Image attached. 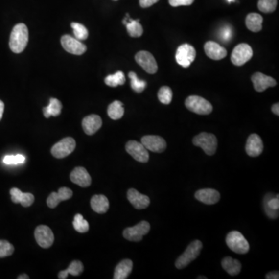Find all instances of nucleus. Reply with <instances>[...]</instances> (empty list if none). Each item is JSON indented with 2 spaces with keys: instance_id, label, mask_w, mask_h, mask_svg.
Wrapping results in <instances>:
<instances>
[{
  "instance_id": "1",
  "label": "nucleus",
  "mask_w": 279,
  "mask_h": 279,
  "mask_svg": "<svg viewBox=\"0 0 279 279\" xmlns=\"http://www.w3.org/2000/svg\"><path fill=\"white\" fill-rule=\"evenodd\" d=\"M29 39L28 28L24 23H19L13 27L9 38V47L16 54L23 52Z\"/></svg>"
},
{
  "instance_id": "2",
  "label": "nucleus",
  "mask_w": 279,
  "mask_h": 279,
  "mask_svg": "<svg viewBox=\"0 0 279 279\" xmlns=\"http://www.w3.org/2000/svg\"><path fill=\"white\" fill-rule=\"evenodd\" d=\"M202 249H203L202 242L199 240H194L188 246V248H186L184 253L177 259L175 261V267L178 269H183L188 266L190 263L197 258Z\"/></svg>"
},
{
  "instance_id": "3",
  "label": "nucleus",
  "mask_w": 279,
  "mask_h": 279,
  "mask_svg": "<svg viewBox=\"0 0 279 279\" xmlns=\"http://www.w3.org/2000/svg\"><path fill=\"white\" fill-rule=\"evenodd\" d=\"M185 105L189 111L199 115H209L212 111V106L210 102L198 95L188 96L186 99Z\"/></svg>"
},
{
  "instance_id": "4",
  "label": "nucleus",
  "mask_w": 279,
  "mask_h": 279,
  "mask_svg": "<svg viewBox=\"0 0 279 279\" xmlns=\"http://www.w3.org/2000/svg\"><path fill=\"white\" fill-rule=\"evenodd\" d=\"M226 243L228 248L235 253L244 255L249 251L250 246L248 240L238 231H231L226 237Z\"/></svg>"
},
{
  "instance_id": "5",
  "label": "nucleus",
  "mask_w": 279,
  "mask_h": 279,
  "mask_svg": "<svg viewBox=\"0 0 279 279\" xmlns=\"http://www.w3.org/2000/svg\"><path fill=\"white\" fill-rule=\"evenodd\" d=\"M193 144L201 147L207 155H213L217 148V139L212 134L203 132L193 138Z\"/></svg>"
},
{
  "instance_id": "6",
  "label": "nucleus",
  "mask_w": 279,
  "mask_h": 279,
  "mask_svg": "<svg viewBox=\"0 0 279 279\" xmlns=\"http://www.w3.org/2000/svg\"><path fill=\"white\" fill-rule=\"evenodd\" d=\"M196 56V51L194 46L188 44L180 45L176 50L175 60L177 63L183 68L189 67L194 62Z\"/></svg>"
},
{
  "instance_id": "7",
  "label": "nucleus",
  "mask_w": 279,
  "mask_h": 279,
  "mask_svg": "<svg viewBox=\"0 0 279 279\" xmlns=\"http://www.w3.org/2000/svg\"><path fill=\"white\" fill-rule=\"evenodd\" d=\"M253 50L248 44H240L235 46L231 54V62L236 66H242L251 59Z\"/></svg>"
},
{
  "instance_id": "8",
  "label": "nucleus",
  "mask_w": 279,
  "mask_h": 279,
  "mask_svg": "<svg viewBox=\"0 0 279 279\" xmlns=\"http://www.w3.org/2000/svg\"><path fill=\"white\" fill-rule=\"evenodd\" d=\"M150 229L151 225L148 222L141 221L134 227L126 228L123 231V236L130 241H140L143 239V236L148 233Z\"/></svg>"
},
{
  "instance_id": "9",
  "label": "nucleus",
  "mask_w": 279,
  "mask_h": 279,
  "mask_svg": "<svg viewBox=\"0 0 279 279\" xmlns=\"http://www.w3.org/2000/svg\"><path fill=\"white\" fill-rule=\"evenodd\" d=\"M76 147L72 138H65L55 143L51 148V154L56 158H64L71 155Z\"/></svg>"
},
{
  "instance_id": "10",
  "label": "nucleus",
  "mask_w": 279,
  "mask_h": 279,
  "mask_svg": "<svg viewBox=\"0 0 279 279\" xmlns=\"http://www.w3.org/2000/svg\"><path fill=\"white\" fill-rule=\"evenodd\" d=\"M137 63L143 68V70L149 74H155L158 71V65L154 56L146 50L139 51L135 55Z\"/></svg>"
},
{
  "instance_id": "11",
  "label": "nucleus",
  "mask_w": 279,
  "mask_h": 279,
  "mask_svg": "<svg viewBox=\"0 0 279 279\" xmlns=\"http://www.w3.org/2000/svg\"><path fill=\"white\" fill-rule=\"evenodd\" d=\"M126 151L138 162L141 163L148 162V151L141 143L136 140H130L126 144Z\"/></svg>"
},
{
  "instance_id": "12",
  "label": "nucleus",
  "mask_w": 279,
  "mask_h": 279,
  "mask_svg": "<svg viewBox=\"0 0 279 279\" xmlns=\"http://www.w3.org/2000/svg\"><path fill=\"white\" fill-rule=\"evenodd\" d=\"M34 236L36 241L41 248H49L54 243V233L47 226H38L36 228Z\"/></svg>"
},
{
  "instance_id": "13",
  "label": "nucleus",
  "mask_w": 279,
  "mask_h": 279,
  "mask_svg": "<svg viewBox=\"0 0 279 279\" xmlns=\"http://www.w3.org/2000/svg\"><path fill=\"white\" fill-rule=\"evenodd\" d=\"M61 43L67 52L75 55H82L87 50L86 45L82 44L79 40L70 35L62 36Z\"/></svg>"
},
{
  "instance_id": "14",
  "label": "nucleus",
  "mask_w": 279,
  "mask_h": 279,
  "mask_svg": "<svg viewBox=\"0 0 279 279\" xmlns=\"http://www.w3.org/2000/svg\"><path fill=\"white\" fill-rule=\"evenodd\" d=\"M141 143L147 151L152 152L162 153L167 147V143L164 138L155 135H147L141 138Z\"/></svg>"
},
{
  "instance_id": "15",
  "label": "nucleus",
  "mask_w": 279,
  "mask_h": 279,
  "mask_svg": "<svg viewBox=\"0 0 279 279\" xmlns=\"http://www.w3.org/2000/svg\"><path fill=\"white\" fill-rule=\"evenodd\" d=\"M251 81L253 82L255 90L259 93L265 91L269 87H274L277 85V82L272 77L260 72H256L251 76Z\"/></svg>"
},
{
  "instance_id": "16",
  "label": "nucleus",
  "mask_w": 279,
  "mask_h": 279,
  "mask_svg": "<svg viewBox=\"0 0 279 279\" xmlns=\"http://www.w3.org/2000/svg\"><path fill=\"white\" fill-rule=\"evenodd\" d=\"M245 148L246 152L250 157L259 156L264 149L262 140L257 134H251L247 140Z\"/></svg>"
},
{
  "instance_id": "17",
  "label": "nucleus",
  "mask_w": 279,
  "mask_h": 279,
  "mask_svg": "<svg viewBox=\"0 0 279 279\" xmlns=\"http://www.w3.org/2000/svg\"><path fill=\"white\" fill-rule=\"evenodd\" d=\"M70 179L74 184L81 186L82 188L89 187L91 185L92 179L86 168L83 167H77L71 171Z\"/></svg>"
},
{
  "instance_id": "18",
  "label": "nucleus",
  "mask_w": 279,
  "mask_h": 279,
  "mask_svg": "<svg viewBox=\"0 0 279 279\" xmlns=\"http://www.w3.org/2000/svg\"><path fill=\"white\" fill-rule=\"evenodd\" d=\"M73 192L67 187L59 188L58 192H52L46 199V204L50 208H55L62 201L68 200L72 197Z\"/></svg>"
},
{
  "instance_id": "19",
  "label": "nucleus",
  "mask_w": 279,
  "mask_h": 279,
  "mask_svg": "<svg viewBox=\"0 0 279 279\" xmlns=\"http://www.w3.org/2000/svg\"><path fill=\"white\" fill-rule=\"evenodd\" d=\"M127 199L134 208L137 209H143L148 207L150 205V199L147 195L140 193L134 188H130L127 192Z\"/></svg>"
},
{
  "instance_id": "20",
  "label": "nucleus",
  "mask_w": 279,
  "mask_h": 279,
  "mask_svg": "<svg viewBox=\"0 0 279 279\" xmlns=\"http://www.w3.org/2000/svg\"><path fill=\"white\" fill-rule=\"evenodd\" d=\"M195 199L207 205L216 204L220 199V192L212 188H203L195 194Z\"/></svg>"
},
{
  "instance_id": "21",
  "label": "nucleus",
  "mask_w": 279,
  "mask_h": 279,
  "mask_svg": "<svg viewBox=\"0 0 279 279\" xmlns=\"http://www.w3.org/2000/svg\"><path fill=\"white\" fill-rule=\"evenodd\" d=\"M204 50L208 58L216 61L223 59L227 54V50L214 41H208L205 44Z\"/></svg>"
},
{
  "instance_id": "22",
  "label": "nucleus",
  "mask_w": 279,
  "mask_h": 279,
  "mask_svg": "<svg viewBox=\"0 0 279 279\" xmlns=\"http://www.w3.org/2000/svg\"><path fill=\"white\" fill-rule=\"evenodd\" d=\"M82 125L86 134L93 135L102 127V121L99 116L92 114L84 118Z\"/></svg>"
},
{
  "instance_id": "23",
  "label": "nucleus",
  "mask_w": 279,
  "mask_h": 279,
  "mask_svg": "<svg viewBox=\"0 0 279 279\" xmlns=\"http://www.w3.org/2000/svg\"><path fill=\"white\" fill-rule=\"evenodd\" d=\"M264 211L268 217L276 219L279 216V196L273 197L272 194H267L264 199Z\"/></svg>"
},
{
  "instance_id": "24",
  "label": "nucleus",
  "mask_w": 279,
  "mask_h": 279,
  "mask_svg": "<svg viewBox=\"0 0 279 279\" xmlns=\"http://www.w3.org/2000/svg\"><path fill=\"white\" fill-rule=\"evenodd\" d=\"M12 201L14 203H21L23 207H29L34 202V196L33 194L29 192H21V190L17 188H13L10 190Z\"/></svg>"
},
{
  "instance_id": "25",
  "label": "nucleus",
  "mask_w": 279,
  "mask_h": 279,
  "mask_svg": "<svg viewBox=\"0 0 279 279\" xmlns=\"http://www.w3.org/2000/svg\"><path fill=\"white\" fill-rule=\"evenodd\" d=\"M90 203L93 210L99 214L106 213L110 207L108 199L103 195H94Z\"/></svg>"
},
{
  "instance_id": "26",
  "label": "nucleus",
  "mask_w": 279,
  "mask_h": 279,
  "mask_svg": "<svg viewBox=\"0 0 279 279\" xmlns=\"http://www.w3.org/2000/svg\"><path fill=\"white\" fill-rule=\"evenodd\" d=\"M133 262L132 260L129 259H125L118 264L116 267L114 272V279H126L130 276L132 272Z\"/></svg>"
},
{
  "instance_id": "27",
  "label": "nucleus",
  "mask_w": 279,
  "mask_h": 279,
  "mask_svg": "<svg viewBox=\"0 0 279 279\" xmlns=\"http://www.w3.org/2000/svg\"><path fill=\"white\" fill-rule=\"evenodd\" d=\"M245 23L248 30L257 33L262 29L263 17L258 13H249L246 17Z\"/></svg>"
},
{
  "instance_id": "28",
  "label": "nucleus",
  "mask_w": 279,
  "mask_h": 279,
  "mask_svg": "<svg viewBox=\"0 0 279 279\" xmlns=\"http://www.w3.org/2000/svg\"><path fill=\"white\" fill-rule=\"evenodd\" d=\"M221 264L223 269L232 276H237L241 270V264L240 261L231 257L223 258Z\"/></svg>"
},
{
  "instance_id": "29",
  "label": "nucleus",
  "mask_w": 279,
  "mask_h": 279,
  "mask_svg": "<svg viewBox=\"0 0 279 279\" xmlns=\"http://www.w3.org/2000/svg\"><path fill=\"white\" fill-rule=\"evenodd\" d=\"M83 264L80 260H73L71 264H69V268L66 270H64L60 272L58 274V279H67L69 275L73 276H78L83 272Z\"/></svg>"
},
{
  "instance_id": "30",
  "label": "nucleus",
  "mask_w": 279,
  "mask_h": 279,
  "mask_svg": "<svg viewBox=\"0 0 279 279\" xmlns=\"http://www.w3.org/2000/svg\"><path fill=\"white\" fill-rule=\"evenodd\" d=\"M62 102L58 99L51 98L48 106L43 109L44 116L46 118H49L50 116H58L62 113Z\"/></svg>"
},
{
  "instance_id": "31",
  "label": "nucleus",
  "mask_w": 279,
  "mask_h": 279,
  "mask_svg": "<svg viewBox=\"0 0 279 279\" xmlns=\"http://www.w3.org/2000/svg\"><path fill=\"white\" fill-rule=\"evenodd\" d=\"M107 113H108L109 116L114 120L121 119L124 115L123 103L120 101H114L109 106Z\"/></svg>"
},
{
  "instance_id": "32",
  "label": "nucleus",
  "mask_w": 279,
  "mask_h": 279,
  "mask_svg": "<svg viewBox=\"0 0 279 279\" xmlns=\"http://www.w3.org/2000/svg\"><path fill=\"white\" fill-rule=\"evenodd\" d=\"M125 26L127 27V32L130 37H140L143 34V26L140 23L139 20L134 21L132 19L129 18Z\"/></svg>"
},
{
  "instance_id": "33",
  "label": "nucleus",
  "mask_w": 279,
  "mask_h": 279,
  "mask_svg": "<svg viewBox=\"0 0 279 279\" xmlns=\"http://www.w3.org/2000/svg\"><path fill=\"white\" fill-rule=\"evenodd\" d=\"M126 82L124 74L123 71H119L114 74H110L105 78V83L110 87H117L123 86Z\"/></svg>"
},
{
  "instance_id": "34",
  "label": "nucleus",
  "mask_w": 279,
  "mask_h": 279,
  "mask_svg": "<svg viewBox=\"0 0 279 279\" xmlns=\"http://www.w3.org/2000/svg\"><path fill=\"white\" fill-rule=\"evenodd\" d=\"M129 78H130V86L134 91L138 93H142L145 90L147 86V82L145 81L140 80L138 78L136 73L134 71H130L128 74Z\"/></svg>"
},
{
  "instance_id": "35",
  "label": "nucleus",
  "mask_w": 279,
  "mask_h": 279,
  "mask_svg": "<svg viewBox=\"0 0 279 279\" xmlns=\"http://www.w3.org/2000/svg\"><path fill=\"white\" fill-rule=\"evenodd\" d=\"M73 227L77 232H81V233L88 232L90 230L89 223H88L87 220L84 219L83 216L81 214H76L74 216V220H73Z\"/></svg>"
},
{
  "instance_id": "36",
  "label": "nucleus",
  "mask_w": 279,
  "mask_h": 279,
  "mask_svg": "<svg viewBox=\"0 0 279 279\" xmlns=\"http://www.w3.org/2000/svg\"><path fill=\"white\" fill-rule=\"evenodd\" d=\"M71 26L72 27L74 37H76V39L79 41L87 39L89 37V31L86 26L76 22L71 23Z\"/></svg>"
},
{
  "instance_id": "37",
  "label": "nucleus",
  "mask_w": 279,
  "mask_h": 279,
  "mask_svg": "<svg viewBox=\"0 0 279 279\" xmlns=\"http://www.w3.org/2000/svg\"><path fill=\"white\" fill-rule=\"evenodd\" d=\"M277 4V0H259L257 7L262 13H270L276 10Z\"/></svg>"
},
{
  "instance_id": "38",
  "label": "nucleus",
  "mask_w": 279,
  "mask_h": 279,
  "mask_svg": "<svg viewBox=\"0 0 279 279\" xmlns=\"http://www.w3.org/2000/svg\"><path fill=\"white\" fill-rule=\"evenodd\" d=\"M158 98L163 104H170L172 100V91L168 86H162L158 91Z\"/></svg>"
},
{
  "instance_id": "39",
  "label": "nucleus",
  "mask_w": 279,
  "mask_h": 279,
  "mask_svg": "<svg viewBox=\"0 0 279 279\" xmlns=\"http://www.w3.org/2000/svg\"><path fill=\"white\" fill-rule=\"evenodd\" d=\"M14 247L6 240H0V258L13 255Z\"/></svg>"
},
{
  "instance_id": "40",
  "label": "nucleus",
  "mask_w": 279,
  "mask_h": 279,
  "mask_svg": "<svg viewBox=\"0 0 279 279\" xmlns=\"http://www.w3.org/2000/svg\"><path fill=\"white\" fill-rule=\"evenodd\" d=\"M26 158L23 155H7L3 158V163L7 165H17L24 163Z\"/></svg>"
},
{
  "instance_id": "41",
  "label": "nucleus",
  "mask_w": 279,
  "mask_h": 279,
  "mask_svg": "<svg viewBox=\"0 0 279 279\" xmlns=\"http://www.w3.org/2000/svg\"><path fill=\"white\" fill-rule=\"evenodd\" d=\"M232 37V28L230 26H225L224 27L221 28L219 33V37L223 42H228L231 41Z\"/></svg>"
},
{
  "instance_id": "42",
  "label": "nucleus",
  "mask_w": 279,
  "mask_h": 279,
  "mask_svg": "<svg viewBox=\"0 0 279 279\" xmlns=\"http://www.w3.org/2000/svg\"><path fill=\"white\" fill-rule=\"evenodd\" d=\"M195 0H168L170 5L173 7L181 6H190Z\"/></svg>"
},
{
  "instance_id": "43",
  "label": "nucleus",
  "mask_w": 279,
  "mask_h": 279,
  "mask_svg": "<svg viewBox=\"0 0 279 279\" xmlns=\"http://www.w3.org/2000/svg\"><path fill=\"white\" fill-rule=\"evenodd\" d=\"M159 0H139L140 6L142 8H148L157 3Z\"/></svg>"
},
{
  "instance_id": "44",
  "label": "nucleus",
  "mask_w": 279,
  "mask_h": 279,
  "mask_svg": "<svg viewBox=\"0 0 279 279\" xmlns=\"http://www.w3.org/2000/svg\"><path fill=\"white\" fill-rule=\"evenodd\" d=\"M267 279H279V272H272L268 273L266 276Z\"/></svg>"
},
{
  "instance_id": "45",
  "label": "nucleus",
  "mask_w": 279,
  "mask_h": 279,
  "mask_svg": "<svg viewBox=\"0 0 279 279\" xmlns=\"http://www.w3.org/2000/svg\"><path fill=\"white\" fill-rule=\"evenodd\" d=\"M272 111L273 112L274 114H276V116H279V103H276V104H274L273 106H272Z\"/></svg>"
},
{
  "instance_id": "46",
  "label": "nucleus",
  "mask_w": 279,
  "mask_h": 279,
  "mask_svg": "<svg viewBox=\"0 0 279 279\" xmlns=\"http://www.w3.org/2000/svg\"><path fill=\"white\" fill-rule=\"evenodd\" d=\"M4 107H5V105L3 102L0 100V120L2 119V116H3Z\"/></svg>"
},
{
  "instance_id": "47",
  "label": "nucleus",
  "mask_w": 279,
  "mask_h": 279,
  "mask_svg": "<svg viewBox=\"0 0 279 279\" xmlns=\"http://www.w3.org/2000/svg\"><path fill=\"white\" fill-rule=\"evenodd\" d=\"M17 279H30V277H29V276H27V275H21V276H19L18 278H17Z\"/></svg>"
},
{
  "instance_id": "48",
  "label": "nucleus",
  "mask_w": 279,
  "mask_h": 279,
  "mask_svg": "<svg viewBox=\"0 0 279 279\" xmlns=\"http://www.w3.org/2000/svg\"><path fill=\"white\" fill-rule=\"evenodd\" d=\"M198 279H207V277H203V276H200V277H198Z\"/></svg>"
},
{
  "instance_id": "49",
  "label": "nucleus",
  "mask_w": 279,
  "mask_h": 279,
  "mask_svg": "<svg viewBox=\"0 0 279 279\" xmlns=\"http://www.w3.org/2000/svg\"><path fill=\"white\" fill-rule=\"evenodd\" d=\"M227 1H228V2H234L235 0H227Z\"/></svg>"
},
{
  "instance_id": "50",
  "label": "nucleus",
  "mask_w": 279,
  "mask_h": 279,
  "mask_svg": "<svg viewBox=\"0 0 279 279\" xmlns=\"http://www.w3.org/2000/svg\"></svg>"
}]
</instances>
